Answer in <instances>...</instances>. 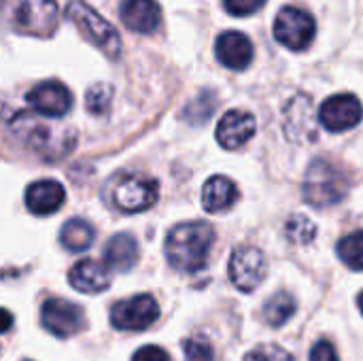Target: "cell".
<instances>
[{
	"label": "cell",
	"mask_w": 363,
	"mask_h": 361,
	"mask_svg": "<svg viewBox=\"0 0 363 361\" xmlns=\"http://www.w3.org/2000/svg\"><path fill=\"white\" fill-rule=\"evenodd\" d=\"M213 111H215V98H213L211 91H206V94H200V96L185 109V117H187L191 123H202V121H206V119L213 115Z\"/></svg>",
	"instance_id": "484cf974"
},
{
	"label": "cell",
	"mask_w": 363,
	"mask_h": 361,
	"mask_svg": "<svg viewBox=\"0 0 363 361\" xmlns=\"http://www.w3.org/2000/svg\"><path fill=\"white\" fill-rule=\"evenodd\" d=\"M132 361H170V357H168V353H166L164 349L149 345V347L138 349V351L134 353Z\"/></svg>",
	"instance_id": "f546056e"
},
{
	"label": "cell",
	"mask_w": 363,
	"mask_h": 361,
	"mask_svg": "<svg viewBox=\"0 0 363 361\" xmlns=\"http://www.w3.org/2000/svg\"><path fill=\"white\" fill-rule=\"evenodd\" d=\"M217 57L223 66L232 70H245L253 62V45L247 34L228 30L217 38L215 45Z\"/></svg>",
	"instance_id": "5bb4252c"
},
{
	"label": "cell",
	"mask_w": 363,
	"mask_h": 361,
	"mask_svg": "<svg viewBox=\"0 0 363 361\" xmlns=\"http://www.w3.org/2000/svg\"><path fill=\"white\" fill-rule=\"evenodd\" d=\"M119 13L123 23L140 34L153 32L162 21V9L155 0H123Z\"/></svg>",
	"instance_id": "9a60e30c"
},
{
	"label": "cell",
	"mask_w": 363,
	"mask_h": 361,
	"mask_svg": "<svg viewBox=\"0 0 363 361\" xmlns=\"http://www.w3.org/2000/svg\"><path fill=\"white\" fill-rule=\"evenodd\" d=\"M160 317V306L149 294L132 296L128 300H121L111 311V323L117 330L125 332H140L153 326Z\"/></svg>",
	"instance_id": "52a82bcc"
},
{
	"label": "cell",
	"mask_w": 363,
	"mask_h": 361,
	"mask_svg": "<svg viewBox=\"0 0 363 361\" xmlns=\"http://www.w3.org/2000/svg\"><path fill=\"white\" fill-rule=\"evenodd\" d=\"M60 243L72 253H83L94 243V228L83 219H70L60 232Z\"/></svg>",
	"instance_id": "44dd1931"
},
{
	"label": "cell",
	"mask_w": 363,
	"mask_h": 361,
	"mask_svg": "<svg viewBox=\"0 0 363 361\" xmlns=\"http://www.w3.org/2000/svg\"><path fill=\"white\" fill-rule=\"evenodd\" d=\"M111 98H113L111 85H106V83H96L94 87H89V91H87V96H85V106H87L89 113L102 115V113L108 111Z\"/></svg>",
	"instance_id": "d4e9b609"
},
{
	"label": "cell",
	"mask_w": 363,
	"mask_h": 361,
	"mask_svg": "<svg viewBox=\"0 0 363 361\" xmlns=\"http://www.w3.org/2000/svg\"><path fill=\"white\" fill-rule=\"evenodd\" d=\"M68 281L81 294H100L111 285V274L100 262L81 260L68 272Z\"/></svg>",
	"instance_id": "e0dca14e"
},
{
	"label": "cell",
	"mask_w": 363,
	"mask_h": 361,
	"mask_svg": "<svg viewBox=\"0 0 363 361\" xmlns=\"http://www.w3.org/2000/svg\"><path fill=\"white\" fill-rule=\"evenodd\" d=\"M11 128H13V132H15V136L19 138V140H23L30 149H34V151H45V149H49V145H51V132H49V128L40 121V119H36V117H32V115H28V113H19V115H15V119L11 121Z\"/></svg>",
	"instance_id": "d6986e66"
},
{
	"label": "cell",
	"mask_w": 363,
	"mask_h": 361,
	"mask_svg": "<svg viewBox=\"0 0 363 361\" xmlns=\"http://www.w3.org/2000/svg\"><path fill=\"white\" fill-rule=\"evenodd\" d=\"M245 361H296L283 347L279 345H262V347H255Z\"/></svg>",
	"instance_id": "83f0119b"
},
{
	"label": "cell",
	"mask_w": 363,
	"mask_h": 361,
	"mask_svg": "<svg viewBox=\"0 0 363 361\" xmlns=\"http://www.w3.org/2000/svg\"><path fill=\"white\" fill-rule=\"evenodd\" d=\"M230 279L232 283L249 294L253 291L255 287L262 285V281L266 279V272H268V262H266V255L257 249V247H240L234 251L232 260H230Z\"/></svg>",
	"instance_id": "ba28073f"
},
{
	"label": "cell",
	"mask_w": 363,
	"mask_h": 361,
	"mask_svg": "<svg viewBox=\"0 0 363 361\" xmlns=\"http://www.w3.org/2000/svg\"><path fill=\"white\" fill-rule=\"evenodd\" d=\"M28 104L45 117H64L72 106V94L60 81H43L26 96Z\"/></svg>",
	"instance_id": "7c38bea8"
},
{
	"label": "cell",
	"mask_w": 363,
	"mask_h": 361,
	"mask_svg": "<svg viewBox=\"0 0 363 361\" xmlns=\"http://www.w3.org/2000/svg\"><path fill=\"white\" fill-rule=\"evenodd\" d=\"M64 200H66L64 187L51 179L36 181L26 191V204L34 215H51V213L60 211Z\"/></svg>",
	"instance_id": "2e32d148"
},
{
	"label": "cell",
	"mask_w": 363,
	"mask_h": 361,
	"mask_svg": "<svg viewBox=\"0 0 363 361\" xmlns=\"http://www.w3.org/2000/svg\"><path fill=\"white\" fill-rule=\"evenodd\" d=\"M66 17L79 28V32L94 43L106 57L117 60L121 53V38L117 34V30L98 13L94 11L89 4H85L83 0H72L66 6Z\"/></svg>",
	"instance_id": "277c9868"
},
{
	"label": "cell",
	"mask_w": 363,
	"mask_h": 361,
	"mask_svg": "<svg viewBox=\"0 0 363 361\" xmlns=\"http://www.w3.org/2000/svg\"><path fill=\"white\" fill-rule=\"evenodd\" d=\"M351 187V179L340 166L330 160H315L304 179V200L315 209H330L340 204Z\"/></svg>",
	"instance_id": "7a4b0ae2"
},
{
	"label": "cell",
	"mask_w": 363,
	"mask_h": 361,
	"mask_svg": "<svg viewBox=\"0 0 363 361\" xmlns=\"http://www.w3.org/2000/svg\"><path fill=\"white\" fill-rule=\"evenodd\" d=\"M138 260V243L132 234L123 232L113 236L104 247V262L119 272H128Z\"/></svg>",
	"instance_id": "ffe728a7"
},
{
	"label": "cell",
	"mask_w": 363,
	"mask_h": 361,
	"mask_svg": "<svg viewBox=\"0 0 363 361\" xmlns=\"http://www.w3.org/2000/svg\"><path fill=\"white\" fill-rule=\"evenodd\" d=\"M255 117L247 111H228L217 126V140L223 149H238L255 134Z\"/></svg>",
	"instance_id": "4fadbf2b"
},
{
	"label": "cell",
	"mask_w": 363,
	"mask_h": 361,
	"mask_svg": "<svg viewBox=\"0 0 363 361\" xmlns=\"http://www.w3.org/2000/svg\"><path fill=\"white\" fill-rule=\"evenodd\" d=\"M266 4V0H223V6L230 15L247 17L255 11H259Z\"/></svg>",
	"instance_id": "f1b7e54d"
},
{
	"label": "cell",
	"mask_w": 363,
	"mask_h": 361,
	"mask_svg": "<svg viewBox=\"0 0 363 361\" xmlns=\"http://www.w3.org/2000/svg\"><path fill=\"white\" fill-rule=\"evenodd\" d=\"M311 361H338V355H336V349L328 340H321L313 347Z\"/></svg>",
	"instance_id": "4dcf8cb0"
},
{
	"label": "cell",
	"mask_w": 363,
	"mask_h": 361,
	"mask_svg": "<svg viewBox=\"0 0 363 361\" xmlns=\"http://www.w3.org/2000/svg\"><path fill=\"white\" fill-rule=\"evenodd\" d=\"M363 119V106L353 94H336L328 98L319 111V121L330 132H345Z\"/></svg>",
	"instance_id": "30bf717a"
},
{
	"label": "cell",
	"mask_w": 363,
	"mask_h": 361,
	"mask_svg": "<svg viewBox=\"0 0 363 361\" xmlns=\"http://www.w3.org/2000/svg\"><path fill=\"white\" fill-rule=\"evenodd\" d=\"M183 351H185L187 361H215V351H213L211 343L200 336L187 338L183 343Z\"/></svg>",
	"instance_id": "4316f807"
},
{
	"label": "cell",
	"mask_w": 363,
	"mask_h": 361,
	"mask_svg": "<svg viewBox=\"0 0 363 361\" xmlns=\"http://www.w3.org/2000/svg\"><path fill=\"white\" fill-rule=\"evenodd\" d=\"M40 321L47 332L57 338H70L79 334L85 326V315L79 304H72L62 298H51L43 304Z\"/></svg>",
	"instance_id": "9c48e42d"
},
{
	"label": "cell",
	"mask_w": 363,
	"mask_h": 361,
	"mask_svg": "<svg viewBox=\"0 0 363 361\" xmlns=\"http://www.w3.org/2000/svg\"><path fill=\"white\" fill-rule=\"evenodd\" d=\"M60 21L55 0H19L15 9V28L30 36H51Z\"/></svg>",
	"instance_id": "8992f818"
},
{
	"label": "cell",
	"mask_w": 363,
	"mask_h": 361,
	"mask_svg": "<svg viewBox=\"0 0 363 361\" xmlns=\"http://www.w3.org/2000/svg\"><path fill=\"white\" fill-rule=\"evenodd\" d=\"M106 194L121 213H143L157 202V183L138 172H119L111 179Z\"/></svg>",
	"instance_id": "3957f363"
},
{
	"label": "cell",
	"mask_w": 363,
	"mask_h": 361,
	"mask_svg": "<svg viewBox=\"0 0 363 361\" xmlns=\"http://www.w3.org/2000/svg\"><path fill=\"white\" fill-rule=\"evenodd\" d=\"M285 232H287L289 240H294L296 245H308L315 240L317 228L306 215H294V217H289Z\"/></svg>",
	"instance_id": "cb8c5ba5"
},
{
	"label": "cell",
	"mask_w": 363,
	"mask_h": 361,
	"mask_svg": "<svg viewBox=\"0 0 363 361\" xmlns=\"http://www.w3.org/2000/svg\"><path fill=\"white\" fill-rule=\"evenodd\" d=\"M238 200V189L236 185L228 179V177H211L206 183H204V189H202V204H204V211L206 213H221V211H228L234 202Z\"/></svg>",
	"instance_id": "ac0fdd59"
},
{
	"label": "cell",
	"mask_w": 363,
	"mask_h": 361,
	"mask_svg": "<svg viewBox=\"0 0 363 361\" xmlns=\"http://www.w3.org/2000/svg\"><path fill=\"white\" fill-rule=\"evenodd\" d=\"M283 128H285L287 138L294 143H313L317 138L315 109H313V100L308 96L300 94L285 106Z\"/></svg>",
	"instance_id": "8fae6325"
},
{
	"label": "cell",
	"mask_w": 363,
	"mask_h": 361,
	"mask_svg": "<svg viewBox=\"0 0 363 361\" xmlns=\"http://www.w3.org/2000/svg\"><path fill=\"white\" fill-rule=\"evenodd\" d=\"M357 304H359V309H362V313H363V291L359 294V298H357Z\"/></svg>",
	"instance_id": "1f68e13d"
},
{
	"label": "cell",
	"mask_w": 363,
	"mask_h": 361,
	"mask_svg": "<svg viewBox=\"0 0 363 361\" xmlns=\"http://www.w3.org/2000/svg\"><path fill=\"white\" fill-rule=\"evenodd\" d=\"M315 32L317 26L313 15L296 6H285L274 19V38L294 51L306 49L313 43Z\"/></svg>",
	"instance_id": "5b68a950"
},
{
	"label": "cell",
	"mask_w": 363,
	"mask_h": 361,
	"mask_svg": "<svg viewBox=\"0 0 363 361\" xmlns=\"http://www.w3.org/2000/svg\"><path fill=\"white\" fill-rule=\"evenodd\" d=\"M296 313V300L287 291H279L272 298L266 300L262 317L272 328H283Z\"/></svg>",
	"instance_id": "7402d4cb"
},
{
	"label": "cell",
	"mask_w": 363,
	"mask_h": 361,
	"mask_svg": "<svg viewBox=\"0 0 363 361\" xmlns=\"http://www.w3.org/2000/svg\"><path fill=\"white\" fill-rule=\"evenodd\" d=\"M215 240V230L204 221L179 223L166 238L168 262L183 272H198L206 266Z\"/></svg>",
	"instance_id": "6da1fadb"
},
{
	"label": "cell",
	"mask_w": 363,
	"mask_h": 361,
	"mask_svg": "<svg viewBox=\"0 0 363 361\" xmlns=\"http://www.w3.org/2000/svg\"><path fill=\"white\" fill-rule=\"evenodd\" d=\"M338 255L351 270H363V230L338 243Z\"/></svg>",
	"instance_id": "603a6c76"
}]
</instances>
